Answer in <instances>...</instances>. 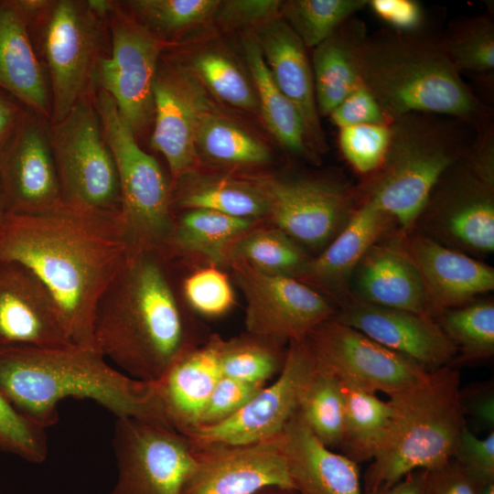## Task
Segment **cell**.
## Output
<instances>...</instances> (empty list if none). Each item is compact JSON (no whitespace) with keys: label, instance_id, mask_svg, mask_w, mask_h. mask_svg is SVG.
<instances>
[{"label":"cell","instance_id":"8992f818","mask_svg":"<svg viewBox=\"0 0 494 494\" xmlns=\"http://www.w3.org/2000/svg\"><path fill=\"white\" fill-rule=\"evenodd\" d=\"M390 131L382 164L359 188L404 234L441 176L467 152L476 130L449 116L412 113L394 118Z\"/></svg>","mask_w":494,"mask_h":494},{"label":"cell","instance_id":"9f6ffc18","mask_svg":"<svg viewBox=\"0 0 494 494\" xmlns=\"http://www.w3.org/2000/svg\"><path fill=\"white\" fill-rule=\"evenodd\" d=\"M252 494H301L299 491L293 489H286L281 487H270L263 489Z\"/></svg>","mask_w":494,"mask_h":494},{"label":"cell","instance_id":"ffe728a7","mask_svg":"<svg viewBox=\"0 0 494 494\" xmlns=\"http://www.w3.org/2000/svg\"><path fill=\"white\" fill-rule=\"evenodd\" d=\"M401 239L420 274L434 318L494 289V269L481 260L447 247L415 228L401 234Z\"/></svg>","mask_w":494,"mask_h":494},{"label":"cell","instance_id":"f1b7e54d","mask_svg":"<svg viewBox=\"0 0 494 494\" xmlns=\"http://www.w3.org/2000/svg\"><path fill=\"white\" fill-rule=\"evenodd\" d=\"M367 36L365 23L353 16L314 48L312 72L319 115H329L361 84L359 59Z\"/></svg>","mask_w":494,"mask_h":494},{"label":"cell","instance_id":"816d5d0a","mask_svg":"<svg viewBox=\"0 0 494 494\" xmlns=\"http://www.w3.org/2000/svg\"><path fill=\"white\" fill-rule=\"evenodd\" d=\"M368 5L390 29L402 33L423 32L424 12L413 0H371Z\"/></svg>","mask_w":494,"mask_h":494},{"label":"cell","instance_id":"603a6c76","mask_svg":"<svg viewBox=\"0 0 494 494\" xmlns=\"http://www.w3.org/2000/svg\"><path fill=\"white\" fill-rule=\"evenodd\" d=\"M349 291L372 305L430 315L422 279L397 231L367 251L351 276Z\"/></svg>","mask_w":494,"mask_h":494},{"label":"cell","instance_id":"e0dca14e","mask_svg":"<svg viewBox=\"0 0 494 494\" xmlns=\"http://www.w3.org/2000/svg\"><path fill=\"white\" fill-rule=\"evenodd\" d=\"M192 446L193 466L182 494H252L263 489H294L283 434L244 445Z\"/></svg>","mask_w":494,"mask_h":494},{"label":"cell","instance_id":"f907efd6","mask_svg":"<svg viewBox=\"0 0 494 494\" xmlns=\"http://www.w3.org/2000/svg\"><path fill=\"white\" fill-rule=\"evenodd\" d=\"M482 483L453 458L425 470L423 494H479Z\"/></svg>","mask_w":494,"mask_h":494},{"label":"cell","instance_id":"f5cc1de1","mask_svg":"<svg viewBox=\"0 0 494 494\" xmlns=\"http://www.w3.org/2000/svg\"><path fill=\"white\" fill-rule=\"evenodd\" d=\"M460 402L465 416L468 414L484 430H494V390L490 381L461 389Z\"/></svg>","mask_w":494,"mask_h":494},{"label":"cell","instance_id":"ab89813d","mask_svg":"<svg viewBox=\"0 0 494 494\" xmlns=\"http://www.w3.org/2000/svg\"><path fill=\"white\" fill-rule=\"evenodd\" d=\"M119 5L139 23L168 42L214 18L217 0H126Z\"/></svg>","mask_w":494,"mask_h":494},{"label":"cell","instance_id":"836d02e7","mask_svg":"<svg viewBox=\"0 0 494 494\" xmlns=\"http://www.w3.org/2000/svg\"><path fill=\"white\" fill-rule=\"evenodd\" d=\"M253 220L240 219L208 209H190L174 224L166 245L199 253L211 262L227 261L229 245L249 231Z\"/></svg>","mask_w":494,"mask_h":494},{"label":"cell","instance_id":"60d3db41","mask_svg":"<svg viewBox=\"0 0 494 494\" xmlns=\"http://www.w3.org/2000/svg\"><path fill=\"white\" fill-rule=\"evenodd\" d=\"M366 6L368 0H289L282 1L280 16L306 48H316Z\"/></svg>","mask_w":494,"mask_h":494},{"label":"cell","instance_id":"91938a15","mask_svg":"<svg viewBox=\"0 0 494 494\" xmlns=\"http://www.w3.org/2000/svg\"><path fill=\"white\" fill-rule=\"evenodd\" d=\"M1 494V493H0Z\"/></svg>","mask_w":494,"mask_h":494},{"label":"cell","instance_id":"6da1fadb","mask_svg":"<svg viewBox=\"0 0 494 494\" xmlns=\"http://www.w3.org/2000/svg\"><path fill=\"white\" fill-rule=\"evenodd\" d=\"M129 250L118 211L64 201L43 213H7L0 232V261L38 279L69 341L86 348L94 349L97 304Z\"/></svg>","mask_w":494,"mask_h":494},{"label":"cell","instance_id":"5b68a950","mask_svg":"<svg viewBox=\"0 0 494 494\" xmlns=\"http://www.w3.org/2000/svg\"><path fill=\"white\" fill-rule=\"evenodd\" d=\"M460 381L459 371L447 365L389 396L390 430L365 473V494H380L413 471L430 470L454 458L467 426Z\"/></svg>","mask_w":494,"mask_h":494},{"label":"cell","instance_id":"680465c9","mask_svg":"<svg viewBox=\"0 0 494 494\" xmlns=\"http://www.w3.org/2000/svg\"><path fill=\"white\" fill-rule=\"evenodd\" d=\"M479 494H494V479L483 482Z\"/></svg>","mask_w":494,"mask_h":494},{"label":"cell","instance_id":"db71d44e","mask_svg":"<svg viewBox=\"0 0 494 494\" xmlns=\"http://www.w3.org/2000/svg\"><path fill=\"white\" fill-rule=\"evenodd\" d=\"M26 111L17 100L0 90V151L14 134Z\"/></svg>","mask_w":494,"mask_h":494},{"label":"cell","instance_id":"d6a6232c","mask_svg":"<svg viewBox=\"0 0 494 494\" xmlns=\"http://www.w3.org/2000/svg\"><path fill=\"white\" fill-rule=\"evenodd\" d=\"M297 411L326 446L330 449L339 448L344 419L340 381L317 358L301 388Z\"/></svg>","mask_w":494,"mask_h":494},{"label":"cell","instance_id":"7a4b0ae2","mask_svg":"<svg viewBox=\"0 0 494 494\" xmlns=\"http://www.w3.org/2000/svg\"><path fill=\"white\" fill-rule=\"evenodd\" d=\"M0 392L25 416L44 428L57 424L65 399H88L116 418L170 427L156 382L135 380L111 366L96 349L16 345L0 349Z\"/></svg>","mask_w":494,"mask_h":494},{"label":"cell","instance_id":"ba28073f","mask_svg":"<svg viewBox=\"0 0 494 494\" xmlns=\"http://www.w3.org/2000/svg\"><path fill=\"white\" fill-rule=\"evenodd\" d=\"M107 19L96 15L87 0H46L28 17L30 38L48 79L50 124L95 93L94 75L110 48Z\"/></svg>","mask_w":494,"mask_h":494},{"label":"cell","instance_id":"d4e9b609","mask_svg":"<svg viewBox=\"0 0 494 494\" xmlns=\"http://www.w3.org/2000/svg\"><path fill=\"white\" fill-rule=\"evenodd\" d=\"M392 226L385 212L362 197L342 230L317 256L308 260L295 278L328 291L342 303L351 296L349 283L357 265Z\"/></svg>","mask_w":494,"mask_h":494},{"label":"cell","instance_id":"1f68e13d","mask_svg":"<svg viewBox=\"0 0 494 494\" xmlns=\"http://www.w3.org/2000/svg\"><path fill=\"white\" fill-rule=\"evenodd\" d=\"M195 145L197 153L220 164L259 165L272 158L263 143L212 111L201 92L197 104Z\"/></svg>","mask_w":494,"mask_h":494},{"label":"cell","instance_id":"9a60e30c","mask_svg":"<svg viewBox=\"0 0 494 494\" xmlns=\"http://www.w3.org/2000/svg\"><path fill=\"white\" fill-rule=\"evenodd\" d=\"M316 362L307 338L291 341L280 373L240 411L212 425H201L187 436L193 446L244 445L281 435L297 410L301 388Z\"/></svg>","mask_w":494,"mask_h":494},{"label":"cell","instance_id":"ee69618b","mask_svg":"<svg viewBox=\"0 0 494 494\" xmlns=\"http://www.w3.org/2000/svg\"><path fill=\"white\" fill-rule=\"evenodd\" d=\"M390 134V124L343 127L339 129V147L349 164L358 173L369 177L382 164Z\"/></svg>","mask_w":494,"mask_h":494},{"label":"cell","instance_id":"7bdbcfd3","mask_svg":"<svg viewBox=\"0 0 494 494\" xmlns=\"http://www.w3.org/2000/svg\"><path fill=\"white\" fill-rule=\"evenodd\" d=\"M46 431L21 413L0 392V451L41 463L48 452Z\"/></svg>","mask_w":494,"mask_h":494},{"label":"cell","instance_id":"8fae6325","mask_svg":"<svg viewBox=\"0 0 494 494\" xmlns=\"http://www.w3.org/2000/svg\"><path fill=\"white\" fill-rule=\"evenodd\" d=\"M110 49L94 75V89L108 93L136 138L154 119L153 85L168 44L113 1L107 19Z\"/></svg>","mask_w":494,"mask_h":494},{"label":"cell","instance_id":"8d00e7d4","mask_svg":"<svg viewBox=\"0 0 494 494\" xmlns=\"http://www.w3.org/2000/svg\"><path fill=\"white\" fill-rule=\"evenodd\" d=\"M457 349L456 363L489 359L494 354V303L475 299L440 313L435 318Z\"/></svg>","mask_w":494,"mask_h":494},{"label":"cell","instance_id":"7c38bea8","mask_svg":"<svg viewBox=\"0 0 494 494\" xmlns=\"http://www.w3.org/2000/svg\"><path fill=\"white\" fill-rule=\"evenodd\" d=\"M113 447L117 478L110 494H182L193 466L187 436L157 423L116 418Z\"/></svg>","mask_w":494,"mask_h":494},{"label":"cell","instance_id":"4dcf8cb0","mask_svg":"<svg viewBox=\"0 0 494 494\" xmlns=\"http://www.w3.org/2000/svg\"><path fill=\"white\" fill-rule=\"evenodd\" d=\"M344 399V419L339 448L357 464L371 461L387 439L392 406L376 393L338 379Z\"/></svg>","mask_w":494,"mask_h":494},{"label":"cell","instance_id":"484cf974","mask_svg":"<svg viewBox=\"0 0 494 494\" xmlns=\"http://www.w3.org/2000/svg\"><path fill=\"white\" fill-rule=\"evenodd\" d=\"M218 335L183 351L156 382L166 424L187 435L200 425L209 396L221 376Z\"/></svg>","mask_w":494,"mask_h":494},{"label":"cell","instance_id":"3957f363","mask_svg":"<svg viewBox=\"0 0 494 494\" xmlns=\"http://www.w3.org/2000/svg\"><path fill=\"white\" fill-rule=\"evenodd\" d=\"M93 344L121 371L148 382L197 346L155 252L128 253L97 304Z\"/></svg>","mask_w":494,"mask_h":494},{"label":"cell","instance_id":"681fc988","mask_svg":"<svg viewBox=\"0 0 494 494\" xmlns=\"http://www.w3.org/2000/svg\"><path fill=\"white\" fill-rule=\"evenodd\" d=\"M454 458L480 481L494 479V430L478 438L466 426Z\"/></svg>","mask_w":494,"mask_h":494},{"label":"cell","instance_id":"44dd1931","mask_svg":"<svg viewBox=\"0 0 494 494\" xmlns=\"http://www.w3.org/2000/svg\"><path fill=\"white\" fill-rule=\"evenodd\" d=\"M200 91L188 70L160 59L153 85L151 147L166 160L176 180L188 176L197 159L195 127Z\"/></svg>","mask_w":494,"mask_h":494},{"label":"cell","instance_id":"52a82bcc","mask_svg":"<svg viewBox=\"0 0 494 494\" xmlns=\"http://www.w3.org/2000/svg\"><path fill=\"white\" fill-rule=\"evenodd\" d=\"M414 228L476 258L493 253V124L477 130L465 156L441 176Z\"/></svg>","mask_w":494,"mask_h":494},{"label":"cell","instance_id":"5bb4252c","mask_svg":"<svg viewBox=\"0 0 494 494\" xmlns=\"http://www.w3.org/2000/svg\"><path fill=\"white\" fill-rule=\"evenodd\" d=\"M268 204L276 228L297 243L325 247L342 230L362 199L359 187L317 177L253 180Z\"/></svg>","mask_w":494,"mask_h":494},{"label":"cell","instance_id":"d6986e66","mask_svg":"<svg viewBox=\"0 0 494 494\" xmlns=\"http://www.w3.org/2000/svg\"><path fill=\"white\" fill-rule=\"evenodd\" d=\"M427 371L453 365L457 349L430 315L384 307L350 296L333 317Z\"/></svg>","mask_w":494,"mask_h":494},{"label":"cell","instance_id":"4fadbf2b","mask_svg":"<svg viewBox=\"0 0 494 494\" xmlns=\"http://www.w3.org/2000/svg\"><path fill=\"white\" fill-rule=\"evenodd\" d=\"M245 301L246 332L280 346L308 338L335 316L327 297L295 277L257 271L230 263Z\"/></svg>","mask_w":494,"mask_h":494},{"label":"cell","instance_id":"11a10c76","mask_svg":"<svg viewBox=\"0 0 494 494\" xmlns=\"http://www.w3.org/2000/svg\"><path fill=\"white\" fill-rule=\"evenodd\" d=\"M425 470H416L380 494H423Z\"/></svg>","mask_w":494,"mask_h":494},{"label":"cell","instance_id":"d590c367","mask_svg":"<svg viewBox=\"0 0 494 494\" xmlns=\"http://www.w3.org/2000/svg\"><path fill=\"white\" fill-rule=\"evenodd\" d=\"M226 258L263 273L293 277L310 259L296 242L277 228L245 231L229 245Z\"/></svg>","mask_w":494,"mask_h":494},{"label":"cell","instance_id":"c3c4849f","mask_svg":"<svg viewBox=\"0 0 494 494\" xmlns=\"http://www.w3.org/2000/svg\"><path fill=\"white\" fill-rule=\"evenodd\" d=\"M282 1L229 0L220 1L214 18L224 27L257 28L280 16Z\"/></svg>","mask_w":494,"mask_h":494},{"label":"cell","instance_id":"e575fe53","mask_svg":"<svg viewBox=\"0 0 494 494\" xmlns=\"http://www.w3.org/2000/svg\"><path fill=\"white\" fill-rule=\"evenodd\" d=\"M175 202L188 210L208 209L251 220L268 211L266 198L254 181L226 177L193 183L178 192Z\"/></svg>","mask_w":494,"mask_h":494},{"label":"cell","instance_id":"b9f144b4","mask_svg":"<svg viewBox=\"0 0 494 494\" xmlns=\"http://www.w3.org/2000/svg\"><path fill=\"white\" fill-rule=\"evenodd\" d=\"M188 71L228 104L244 111L259 110L254 87L227 55L215 50L200 52L192 58Z\"/></svg>","mask_w":494,"mask_h":494},{"label":"cell","instance_id":"9c48e42d","mask_svg":"<svg viewBox=\"0 0 494 494\" xmlns=\"http://www.w3.org/2000/svg\"><path fill=\"white\" fill-rule=\"evenodd\" d=\"M94 103L117 169L118 212L129 252H156L166 247L174 229L172 196L166 177L156 159L141 148L113 99L96 91Z\"/></svg>","mask_w":494,"mask_h":494},{"label":"cell","instance_id":"f35d334b","mask_svg":"<svg viewBox=\"0 0 494 494\" xmlns=\"http://www.w3.org/2000/svg\"><path fill=\"white\" fill-rule=\"evenodd\" d=\"M285 354L283 346L247 332L228 340L218 338L221 376L243 381L266 384L280 373Z\"/></svg>","mask_w":494,"mask_h":494},{"label":"cell","instance_id":"f546056e","mask_svg":"<svg viewBox=\"0 0 494 494\" xmlns=\"http://www.w3.org/2000/svg\"><path fill=\"white\" fill-rule=\"evenodd\" d=\"M242 47L259 110L267 128L292 154L316 160L317 155L309 145L303 120L273 80L254 36H246Z\"/></svg>","mask_w":494,"mask_h":494},{"label":"cell","instance_id":"f6af8a7d","mask_svg":"<svg viewBox=\"0 0 494 494\" xmlns=\"http://www.w3.org/2000/svg\"><path fill=\"white\" fill-rule=\"evenodd\" d=\"M183 290L188 305L205 317L224 315L234 305V292L228 276L214 267L191 274L185 280Z\"/></svg>","mask_w":494,"mask_h":494},{"label":"cell","instance_id":"bcb514c9","mask_svg":"<svg viewBox=\"0 0 494 494\" xmlns=\"http://www.w3.org/2000/svg\"><path fill=\"white\" fill-rule=\"evenodd\" d=\"M265 385L220 376L204 409L199 426L212 425L228 419Z\"/></svg>","mask_w":494,"mask_h":494},{"label":"cell","instance_id":"30bf717a","mask_svg":"<svg viewBox=\"0 0 494 494\" xmlns=\"http://www.w3.org/2000/svg\"><path fill=\"white\" fill-rule=\"evenodd\" d=\"M94 94L81 98L60 121L49 123V140L64 202L118 211L120 187L104 138Z\"/></svg>","mask_w":494,"mask_h":494},{"label":"cell","instance_id":"cb8c5ba5","mask_svg":"<svg viewBox=\"0 0 494 494\" xmlns=\"http://www.w3.org/2000/svg\"><path fill=\"white\" fill-rule=\"evenodd\" d=\"M254 38L273 80L298 111L312 151H326L306 46L281 16L257 28Z\"/></svg>","mask_w":494,"mask_h":494},{"label":"cell","instance_id":"277c9868","mask_svg":"<svg viewBox=\"0 0 494 494\" xmlns=\"http://www.w3.org/2000/svg\"><path fill=\"white\" fill-rule=\"evenodd\" d=\"M361 83L393 120L425 113L449 116L475 130L493 124V111L469 88L439 38L423 32L381 29L360 50Z\"/></svg>","mask_w":494,"mask_h":494},{"label":"cell","instance_id":"74e56055","mask_svg":"<svg viewBox=\"0 0 494 494\" xmlns=\"http://www.w3.org/2000/svg\"><path fill=\"white\" fill-rule=\"evenodd\" d=\"M440 44L456 68L492 79L494 71V22L489 14L461 16L450 22Z\"/></svg>","mask_w":494,"mask_h":494},{"label":"cell","instance_id":"7dc6e473","mask_svg":"<svg viewBox=\"0 0 494 494\" xmlns=\"http://www.w3.org/2000/svg\"><path fill=\"white\" fill-rule=\"evenodd\" d=\"M328 116L339 129L359 124H389L392 121L362 83L352 91Z\"/></svg>","mask_w":494,"mask_h":494},{"label":"cell","instance_id":"83f0119b","mask_svg":"<svg viewBox=\"0 0 494 494\" xmlns=\"http://www.w3.org/2000/svg\"><path fill=\"white\" fill-rule=\"evenodd\" d=\"M283 440L291 481L301 494H364L358 464L326 446L297 410Z\"/></svg>","mask_w":494,"mask_h":494},{"label":"cell","instance_id":"7402d4cb","mask_svg":"<svg viewBox=\"0 0 494 494\" xmlns=\"http://www.w3.org/2000/svg\"><path fill=\"white\" fill-rule=\"evenodd\" d=\"M72 344L43 285L26 267L0 261V349Z\"/></svg>","mask_w":494,"mask_h":494},{"label":"cell","instance_id":"ac0fdd59","mask_svg":"<svg viewBox=\"0 0 494 494\" xmlns=\"http://www.w3.org/2000/svg\"><path fill=\"white\" fill-rule=\"evenodd\" d=\"M0 188L7 213L38 214L62 202L49 121L27 108L0 151Z\"/></svg>","mask_w":494,"mask_h":494},{"label":"cell","instance_id":"6f0895ef","mask_svg":"<svg viewBox=\"0 0 494 494\" xmlns=\"http://www.w3.org/2000/svg\"><path fill=\"white\" fill-rule=\"evenodd\" d=\"M6 214H7V211L5 209V201H4L2 191L0 188V232L3 229L4 223L6 218Z\"/></svg>","mask_w":494,"mask_h":494},{"label":"cell","instance_id":"2e32d148","mask_svg":"<svg viewBox=\"0 0 494 494\" xmlns=\"http://www.w3.org/2000/svg\"><path fill=\"white\" fill-rule=\"evenodd\" d=\"M307 339L317 360L338 379L370 392L391 396L429 372L333 317L316 328Z\"/></svg>","mask_w":494,"mask_h":494},{"label":"cell","instance_id":"4316f807","mask_svg":"<svg viewBox=\"0 0 494 494\" xmlns=\"http://www.w3.org/2000/svg\"><path fill=\"white\" fill-rule=\"evenodd\" d=\"M28 22L18 0H0V90L50 122L48 79L31 40Z\"/></svg>","mask_w":494,"mask_h":494}]
</instances>
